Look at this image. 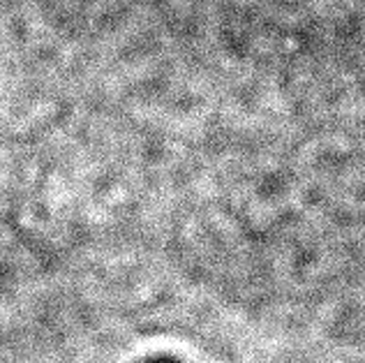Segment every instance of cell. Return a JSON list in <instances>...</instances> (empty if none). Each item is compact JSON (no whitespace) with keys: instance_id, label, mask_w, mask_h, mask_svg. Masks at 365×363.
I'll return each mask as SVG.
<instances>
[{"instance_id":"6da1fadb","label":"cell","mask_w":365,"mask_h":363,"mask_svg":"<svg viewBox=\"0 0 365 363\" xmlns=\"http://www.w3.org/2000/svg\"><path fill=\"white\" fill-rule=\"evenodd\" d=\"M155 363H169V361H155Z\"/></svg>"}]
</instances>
